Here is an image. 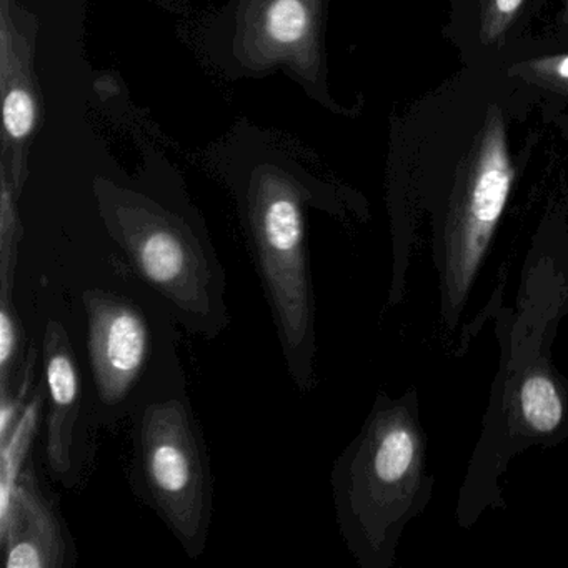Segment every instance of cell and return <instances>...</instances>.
Listing matches in <instances>:
<instances>
[{"instance_id":"obj_1","label":"cell","mask_w":568,"mask_h":568,"mask_svg":"<svg viewBox=\"0 0 568 568\" xmlns=\"http://www.w3.org/2000/svg\"><path fill=\"white\" fill-rule=\"evenodd\" d=\"M95 428L118 427L151 398L187 387L181 325L121 257L72 275Z\"/></svg>"},{"instance_id":"obj_2","label":"cell","mask_w":568,"mask_h":568,"mask_svg":"<svg viewBox=\"0 0 568 568\" xmlns=\"http://www.w3.org/2000/svg\"><path fill=\"white\" fill-rule=\"evenodd\" d=\"M102 214L122 261L182 328L211 342L231 327L227 274L197 217L134 194L105 195Z\"/></svg>"},{"instance_id":"obj_3","label":"cell","mask_w":568,"mask_h":568,"mask_svg":"<svg viewBox=\"0 0 568 568\" xmlns=\"http://www.w3.org/2000/svg\"><path fill=\"white\" fill-rule=\"evenodd\" d=\"M131 425L132 491L197 560L214 517V471L187 387L144 402Z\"/></svg>"},{"instance_id":"obj_4","label":"cell","mask_w":568,"mask_h":568,"mask_svg":"<svg viewBox=\"0 0 568 568\" xmlns=\"http://www.w3.org/2000/svg\"><path fill=\"white\" fill-rule=\"evenodd\" d=\"M305 202L298 185L265 179L242 195L241 211L285 367L307 395L314 390L317 337Z\"/></svg>"},{"instance_id":"obj_5","label":"cell","mask_w":568,"mask_h":568,"mask_svg":"<svg viewBox=\"0 0 568 568\" xmlns=\"http://www.w3.org/2000/svg\"><path fill=\"white\" fill-rule=\"evenodd\" d=\"M42 365L45 377V465L52 477L69 490L82 487L94 464L91 394L88 374L71 328L58 314L42 325Z\"/></svg>"},{"instance_id":"obj_6","label":"cell","mask_w":568,"mask_h":568,"mask_svg":"<svg viewBox=\"0 0 568 568\" xmlns=\"http://www.w3.org/2000/svg\"><path fill=\"white\" fill-rule=\"evenodd\" d=\"M0 541L8 568H68L75 548L51 498L32 468L22 471L11 510L0 521Z\"/></svg>"},{"instance_id":"obj_7","label":"cell","mask_w":568,"mask_h":568,"mask_svg":"<svg viewBox=\"0 0 568 568\" xmlns=\"http://www.w3.org/2000/svg\"><path fill=\"white\" fill-rule=\"evenodd\" d=\"M45 398H48L45 382H41L36 385L34 394L11 434L0 442V521H4L11 510L12 497L18 488L19 478L24 471L32 440L38 434L39 420L45 408Z\"/></svg>"},{"instance_id":"obj_8","label":"cell","mask_w":568,"mask_h":568,"mask_svg":"<svg viewBox=\"0 0 568 568\" xmlns=\"http://www.w3.org/2000/svg\"><path fill=\"white\" fill-rule=\"evenodd\" d=\"M414 460V440L405 428L385 432L375 445L371 458L372 474L381 484L394 485L407 474Z\"/></svg>"},{"instance_id":"obj_9","label":"cell","mask_w":568,"mask_h":568,"mask_svg":"<svg viewBox=\"0 0 568 568\" xmlns=\"http://www.w3.org/2000/svg\"><path fill=\"white\" fill-rule=\"evenodd\" d=\"M311 29V14L302 0H274L265 14V32L278 48H294Z\"/></svg>"},{"instance_id":"obj_10","label":"cell","mask_w":568,"mask_h":568,"mask_svg":"<svg viewBox=\"0 0 568 568\" xmlns=\"http://www.w3.org/2000/svg\"><path fill=\"white\" fill-rule=\"evenodd\" d=\"M521 410L528 424L541 434L555 430L560 424L564 407L554 384L545 377H531L521 388Z\"/></svg>"},{"instance_id":"obj_11","label":"cell","mask_w":568,"mask_h":568,"mask_svg":"<svg viewBox=\"0 0 568 568\" xmlns=\"http://www.w3.org/2000/svg\"><path fill=\"white\" fill-rule=\"evenodd\" d=\"M508 189H510V175L507 169L495 165L481 172L475 185L474 204H471L477 222L491 225L500 217L507 202Z\"/></svg>"},{"instance_id":"obj_12","label":"cell","mask_w":568,"mask_h":568,"mask_svg":"<svg viewBox=\"0 0 568 568\" xmlns=\"http://www.w3.org/2000/svg\"><path fill=\"white\" fill-rule=\"evenodd\" d=\"M2 118L9 138L16 141L28 138L36 124V102L31 92L21 88L11 89L4 98Z\"/></svg>"},{"instance_id":"obj_13","label":"cell","mask_w":568,"mask_h":568,"mask_svg":"<svg viewBox=\"0 0 568 568\" xmlns=\"http://www.w3.org/2000/svg\"><path fill=\"white\" fill-rule=\"evenodd\" d=\"M521 2H524V0H497V8L498 11L504 12V14H511V12L520 8Z\"/></svg>"},{"instance_id":"obj_14","label":"cell","mask_w":568,"mask_h":568,"mask_svg":"<svg viewBox=\"0 0 568 568\" xmlns=\"http://www.w3.org/2000/svg\"><path fill=\"white\" fill-rule=\"evenodd\" d=\"M558 71H560V74L564 75V78H568V59L567 61L561 62L560 69H558Z\"/></svg>"}]
</instances>
